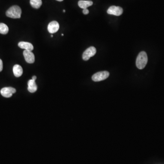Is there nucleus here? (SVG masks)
Listing matches in <instances>:
<instances>
[{"label":"nucleus","instance_id":"1","mask_svg":"<svg viewBox=\"0 0 164 164\" xmlns=\"http://www.w3.org/2000/svg\"><path fill=\"white\" fill-rule=\"evenodd\" d=\"M147 62L148 56L146 53L144 51L140 52L138 55L136 61V65L137 68L139 69L145 68Z\"/></svg>","mask_w":164,"mask_h":164},{"label":"nucleus","instance_id":"2","mask_svg":"<svg viewBox=\"0 0 164 164\" xmlns=\"http://www.w3.org/2000/svg\"><path fill=\"white\" fill-rule=\"evenodd\" d=\"M22 10L18 5H13L6 11V15L10 18L17 19L21 17Z\"/></svg>","mask_w":164,"mask_h":164},{"label":"nucleus","instance_id":"3","mask_svg":"<svg viewBox=\"0 0 164 164\" xmlns=\"http://www.w3.org/2000/svg\"><path fill=\"white\" fill-rule=\"evenodd\" d=\"M109 75V73L108 71H101L97 72L93 75L92 79L95 82H99L106 79L108 77Z\"/></svg>","mask_w":164,"mask_h":164},{"label":"nucleus","instance_id":"4","mask_svg":"<svg viewBox=\"0 0 164 164\" xmlns=\"http://www.w3.org/2000/svg\"><path fill=\"white\" fill-rule=\"evenodd\" d=\"M96 49L94 46H90L84 51L83 54V59L84 61H87L95 55Z\"/></svg>","mask_w":164,"mask_h":164},{"label":"nucleus","instance_id":"5","mask_svg":"<svg viewBox=\"0 0 164 164\" xmlns=\"http://www.w3.org/2000/svg\"><path fill=\"white\" fill-rule=\"evenodd\" d=\"M16 92V89L12 87H5L2 88L1 90V94L4 97H11L13 94Z\"/></svg>","mask_w":164,"mask_h":164},{"label":"nucleus","instance_id":"6","mask_svg":"<svg viewBox=\"0 0 164 164\" xmlns=\"http://www.w3.org/2000/svg\"><path fill=\"white\" fill-rule=\"evenodd\" d=\"M123 10L122 8L119 6H110L107 10V13L108 14L119 16L123 13Z\"/></svg>","mask_w":164,"mask_h":164},{"label":"nucleus","instance_id":"7","mask_svg":"<svg viewBox=\"0 0 164 164\" xmlns=\"http://www.w3.org/2000/svg\"><path fill=\"white\" fill-rule=\"evenodd\" d=\"M59 23L56 21H52L49 23L47 26V30L49 33L53 34L59 30Z\"/></svg>","mask_w":164,"mask_h":164},{"label":"nucleus","instance_id":"8","mask_svg":"<svg viewBox=\"0 0 164 164\" xmlns=\"http://www.w3.org/2000/svg\"><path fill=\"white\" fill-rule=\"evenodd\" d=\"M23 56L27 63H33L35 62V56L32 51L25 50L23 52Z\"/></svg>","mask_w":164,"mask_h":164},{"label":"nucleus","instance_id":"9","mask_svg":"<svg viewBox=\"0 0 164 164\" xmlns=\"http://www.w3.org/2000/svg\"><path fill=\"white\" fill-rule=\"evenodd\" d=\"M18 46L22 49H24L25 50L32 51L33 50V46L31 43L28 42H21L18 43Z\"/></svg>","mask_w":164,"mask_h":164},{"label":"nucleus","instance_id":"10","mask_svg":"<svg viewBox=\"0 0 164 164\" xmlns=\"http://www.w3.org/2000/svg\"><path fill=\"white\" fill-rule=\"evenodd\" d=\"M37 87L35 81L30 79L28 82V91L31 93H35L37 90Z\"/></svg>","mask_w":164,"mask_h":164},{"label":"nucleus","instance_id":"11","mask_svg":"<svg viewBox=\"0 0 164 164\" xmlns=\"http://www.w3.org/2000/svg\"><path fill=\"white\" fill-rule=\"evenodd\" d=\"M13 72L15 76L16 77H20L23 73L22 68L19 65H15L13 67Z\"/></svg>","mask_w":164,"mask_h":164},{"label":"nucleus","instance_id":"12","mask_svg":"<svg viewBox=\"0 0 164 164\" xmlns=\"http://www.w3.org/2000/svg\"><path fill=\"white\" fill-rule=\"evenodd\" d=\"M93 2L91 1H83L81 0L78 2V5L79 7L82 9H86L89 6H91L93 5Z\"/></svg>","mask_w":164,"mask_h":164},{"label":"nucleus","instance_id":"13","mask_svg":"<svg viewBox=\"0 0 164 164\" xmlns=\"http://www.w3.org/2000/svg\"><path fill=\"white\" fill-rule=\"evenodd\" d=\"M31 6L36 9H38L42 5V0H30Z\"/></svg>","mask_w":164,"mask_h":164},{"label":"nucleus","instance_id":"14","mask_svg":"<svg viewBox=\"0 0 164 164\" xmlns=\"http://www.w3.org/2000/svg\"><path fill=\"white\" fill-rule=\"evenodd\" d=\"M9 28L5 24L0 23V33L6 34L8 32Z\"/></svg>","mask_w":164,"mask_h":164},{"label":"nucleus","instance_id":"15","mask_svg":"<svg viewBox=\"0 0 164 164\" xmlns=\"http://www.w3.org/2000/svg\"><path fill=\"white\" fill-rule=\"evenodd\" d=\"M83 12L84 15H87L88 14V13H89V11H88V10L87 8H86V9H84V10H83Z\"/></svg>","mask_w":164,"mask_h":164},{"label":"nucleus","instance_id":"16","mask_svg":"<svg viewBox=\"0 0 164 164\" xmlns=\"http://www.w3.org/2000/svg\"><path fill=\"white\" fill-rule=\"evenodd\" d=\"M3 69V63L2 60L0 59V72Z\"/></svg>","mask_w":164,"mask_h":164},{"label":"nucleus","instance_id":"17","mask_svg":"<svg viewBox=\"0 0 164 164\" xmlns=\"http://www.w3.org/2000/svg\"><path fill=\"white\" fill-rule=\"evenodd\" d=\"M36 76H33L32 77V80L35 81V80H36Z\"/></svg>","mask_w":164,"mask_h":164},{"label":"nucleus","instance_id":"18","mask_svg":"<svg viewBox=\"0 0 164 164\" xmlns=\"http://www.w3.org/2000/svg\"><path fill=\"white\" fill-rule=\"evenodd\" d=\"M56 1H58V2H62V1H63V0H56Z\"/></svg>","mask_w":164,"mask_h":164},{"label":"nucleus","instance_id":"19","mask_svg":"<svg viewBox=\"0 0 164 164\" xmlns=\"http://www.w3.org/2000/svg\"><path fill=\"white\" fill-rule=\"evenodd\" d=\"M63 12H66V11L65 10H63Z\"/></svg>","mask_w":164,"mask_h":164},{"label":"nucleus","instance_id":"20","mask_svg":"<svg viewBox=\"0 0 164 164\" xmlns=\"http://www.w3.org/2000/svg\"><path fill=\"white\" fill-rule=\"evenodd\" d=\"M53 37V35H51V37Z\"/></svg>","mask_w":164,"mask_h":164},{"label":"nucleus","instance_id":"21","mask_svg":"<svg viewBox=\"0 0 164 164\" xmlns=\"http://www.w3.org/2000/svg\"><path fill=\"white\" fill-rule=\"evenodd\" d=\"M62 35L63 36V34H62Z\"/></svg>","mask_w":164,"mask_h":164}]
</instances>
